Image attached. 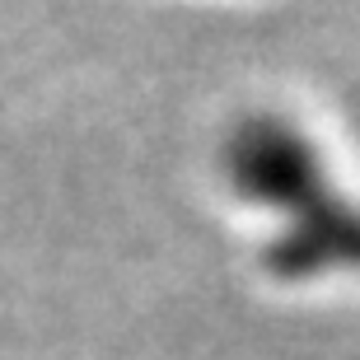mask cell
I'll return each mask as SVG.
<instances>
[{
  "label": "cell",
  "mask_w": 360,
  "mask_h": 360,
  "mask_svg": "<svg viewBox=\"0 0 360 360\" xmlns=\"http://www.w3.org/2000/svg\"><path fill=\"white\" fill-rule=\"evenodd\" d=\"M215 187L271 290L360 285V178L309 112L290 103L234 112L215 146Z\"/></svg>",
  "instance_id": "cell-1"
}]
</instances>
